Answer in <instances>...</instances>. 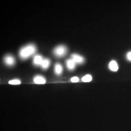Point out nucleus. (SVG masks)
I'll return each mask as SVG.
<instances>
[{
    "label": "nucleus",
    "instance_id": "obj_1",
    "mask_svg": "<svg viewBox=\"0 0 131 131\" xmlns=\"http://www.w3.org/2000/svg\"><path fill=\"white\" fill-rule=\"evenodd\" d=\"M36 51V47L33 44H29L20 49L19 55L21 59H26L34 54Z\"/></svg>",
    "mask_w": 131,
    "mask_h": 131
},
{
    "label": "nucleus",
    "instance_id": "obj_2",
    "mask_svg": "<svg viewBox=\"0 0 131 131\" xmlns=\"http://www.w3.org/2000/svg\"><path fill=\"white\" fill-rule=\"evenodd\" d=\"M68 51L67 48L64 46H59L54 49V55L58 57H62L65 56Z\"/></svg>",
    "mask_w": 131,
    "mask_h": 131
},
{
    "label": "nucleus",
    "instance_id": "obj_3",
    "mask_svg": "<svg viewBox=\"0 0 131 131\" xmlns=\"http://www.w3.org/2000/svg\"><path fill=\"white\" fill-rule=\"evenodd\" d=\"M71 59L74 60L76 63L81 64L83 63L84 59L83 57L77 54H74L71 55Z\"/></svg>",
    "mask_w": 131,
    "mask_h": 131
},
{
    "label": "nucleus",
    "instance_id": "obj_4",
    "mask_svg": "<svg viewBox=\"0 0 131 131\" xmlns=\"http://www.w3.org/2000/svg\"><path fill=\"white\" fill-rule=\"evenodd\" d=\"M4 62L6 65L8 66H12L15 63V59L12 56L8 55L5 57Z\"/></svg>",
    "mask_w": 131,
    "mask_h": 131
},
{
    "label": "nucleus",
    "instance_id": "obj_5",
    "mask_svg": "<svg viewBox=\"0 0 131 131\" xmlns=\"http://www.w3.org/2000/svg\"><path fill=\"white\" fill-rule=\"evenodd\" d=\"M76 63L72 59H68L66 61V65L68 69L73 70L75 68Z\"/></svg>",
    "mask_w": 131,
    "mask_h": 131
},
{
    "label": "nucleus",
    "instance_id": "obj_6",
    "mask_svg": "<svg viewBox=\"0 0 131 131\" xmlns=\"http://www.w3.org/2000/svg\"><path fill=\"white\" fill-rule=\"evenodd\" d=\"M43 59L40 55H37L33 58V63L34 65L39 66L41 65Z\"/></svg>",
    "mask_w": 131,
    "mask_h": 131
},
{
    "label": "nucleus",
    "instance_id": "obj_7",
    "mask_svg": "<svg viewBox=\"0 0 131 131\" xmlns=\"http://www.w3.org/2000/svg\"><path fill=\"white\" fill-rule=\"evenodd\" d=\"M34 81L36 84H44L46 82V80L44 77L41 75H37L34 78Z\"/></svg>",
    "mask_w": 131,
    "mask_h": 131
},
{
    "label": "nucleus",
    "instance_id": "obj_8",
    "mask_svg": "<svg viewBox=\"0 0 131 131\" xmlns=\"http://www.w3.org/2000/svg\"><path fill=\"white\" fill-rule=\"evenodd\" d=\"M109 69L113 71H117L118 69V66L116 61H112L110 62L108 65Z\"/></svg>",
    "mask_w": 131,
    "mask_h": 131
},
{
    "label": "nucleus",
    "instance_id": "obj_9",
    "mask_svg": "<svg viewBox=\"0 0 131 131\" xmlns=\"http://www.w3.org/2000/svg\"><path fill=\"white\" fill-rule=\"evenodd\" d=\"M63 67L62 65L60 63L56 64L54 68V71L56 74L58 75H61L63 71Z\"/></svg>",
    "mask_w": 131,
    "mask_h": 131
},
{
    "label": "nucleus",
    "instance_id": "obj_10",
    "mask_svg": "<svg viewBox=\"0 0 131 131\" xmlns=\"http://www.w3.org/2000/svg\"><path fill=\"white\" fill-rule=\"evenodd\" d=\"M50 64V61L48 59H45L43 60L41 64V68L43 70H46L48 69Z\"/></svg>",
    "mask_w": 131,
    "mask_h": 131
},
{
    "label": "nucleus",
    "instance_id": "obj_11",
    "mask_svg": "<svg viewBox=\"0 0 131 131\" xmlns=\"http://www.w3.org/2000/svg\"><path fill=\"white\" fill-rule=\"evenodd\" d=\"M92 80V76L90 75H86L82 78V81L84 82L91 81Z\"/></svg>",
    "mask_w": 131,
    "mask_h": 131
},
{
    "label": "nucleus",
    "instance_id": "obj_12",
    "mask_svg": "<svg viewBox=\"0 0 131 131\" xmlns=\"http://www.w3.org/2000/svg\"><path fill=\"white\" fill-rule=\"evenodd\" d=\"M9 84H14V85H16V84H20V81L18 79H15V80H11L9 82Z\"/></svg>",
    "mask_w": 131,
    "mask_h": 131
},
{
    "label": "nucleus",
    "instance_id": "obj_13",
    "mask_svg": "<svg viewBox=\"0 0 131 131\" xmlns=\"http://www.w3.org/2000/svg\"><path fill=\"white\" fill-rule=\"evenodd\" d=\"M79 79L78 77H73L71 79V81L72 82H77L79 81Z\"/></svg>",
    "mask_w": 131,
    "mask_h": 131
},
{
    "label": "nucleus",
    "instance_id": "obj_14",
    "mask_svg": "<svg viewBox=\"0 0 131 131\" xmlns=\"http://www.w3.org/2000/svg\"><path fill=\"white\" fill-rule=\"evenodd\" d=\"M127 58L129 61H131V51L129 52L127 54Z\"/></svg>",
    "mask_w": 131,
    "mask_h": 131
}]
</instances>
